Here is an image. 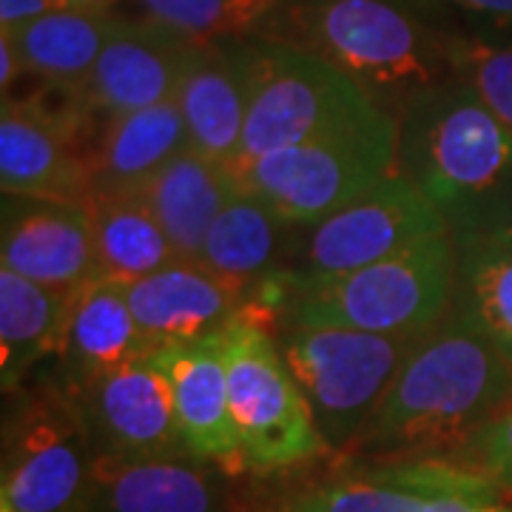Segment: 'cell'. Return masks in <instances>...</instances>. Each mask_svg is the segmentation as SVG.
<instances>
[{
  "mask_svg": "<svg viewBox=\"0 0 512 512\" xmlns=\"http://www.w3.org/2000/svg\"><path fill=\"white\" fill-rule=\"evenodd\" d=\"M510 402V362L447 313L421 336L345 458L450 461Z\"/></svg>",
  "mask_w": 512,
  "mask_h": 512,
  "instance_id": "1",
  "label": "cell"
},
{
  "mask_svg": "<svg viewBox=\"0 0 512 512\" xmlns=\"http://www.w3.org/2000/svg\"><path fill=\"white\" fill-rule=\"evenodd\" d=\"M251 37L325 60L390 117L456 77L450 35L407 0H279Z\"/></svg>",
  "mask_w": 512,
  "mask_h": 512,
  "instance_id": "2",
  "label": "cell"
},
{
  "mask_svg": "<svg viewBox=\"0 0 512 512\" xmlns=\"http://www.w3.org/2000/svg\"><path fill=\"white\" fill-rule=\"evenodd\" d=\"M396 126V171L439 208L456 242L487 237L512 200L507 126L458 77L413 97Z\"/></svg>",
  "mask_w": 512,
  "mask_h": 512,
  "instance_id": "3",
  "label": "cell"
},
{
  "mask_svg": "<svg viewBox=\"0 0 512 512\" xmlns=\"http://www.w3.org/2000/svg\"><path fill=\"white\" fill-rule=\"evenodd\" d=\"M458 248L450 231L336 276L282 271L259 285L274 325H333L384 336H419L450 313Z\"/></svg>",
  "mask_w": 512,
  "mask_h": 512,
  "instance_id": "4",
  "label": "cell"
},
{
  "mask_svg": "<svg viewBox=\"0 0 512 512\" xmlns=\"http://www.w3.org/2000/svg\"><path fill=\"white\" fill-rule=\"evenodd\" d=\"M231 419L248 478H271L333 456L311 404L276 345L271 313L248 305L220 333Z\"/></svg>",
  "mask_w": 512,
  "mask_h": 512,
  "instance_id": "5",
  "label": "cell"
},
{
  "mask_svg": "<svg viewBox=\"0 0 512 512\" xmlns=\"http://www.w3.org/2000/svg\"><path fill=\"white\" fill-rule=\"evenodd\" d=\"M399 165L396 117L373 106L308 143L271 151L234 168L237 183L296 228L362 197Z\"/></svg>",
  "mask_w": 512,
  "mask_h": 512,
  "instance_id": "6",
  "label": "cell"
},
{
  "mask_svg": "<svg viewBox=\"0 0 512 512\" xmlns=\"http://www.w3.org/2000/svg\"><path fill=\"white\" fill-rule=\"evenodd\" d=\"M274 333L322 439L342 458L424 336H384L333 325H274Z\"/></svg>",
  "mask_w": 512,
  "mask_h": 512,
  "instance_id": "7",
  "label": "cell"
},
{
  "mask_svg": "<svg viewBox=\"0 0 512 512\" xmlns=\"http://www.w3.org/2000/svg\"><path fill=\"white\" fill-rule=\"evenodd\" d=\"M94 444L77 404L57 384L6 393L0 512H86Z\"/></svg>",
  "mask_w": 512,
  "mask_h": 512,
  "instance_id": "8",
  "label": "cell"
},
{
  "mask_svg": "<svg viewBox=\"0 0 512 512\" xmlns=\"http://www.w3.org/2000/svg\"><path fill=\"white\" fill-rule=\"evenodd\" d=\"M376 106L350 77L302 49L251 37V100L239 165L308 143Z\"/></svg>",
  "mask_w": 512,
  "mask_h": 512,
  "instance_id": "9",
  "label": "cell"
},
{
  "mask_svg": "<svg viewBox=\"0 0 512 512\" xmlns=\"http://www.w3.org/2000/svg\"><path fill=\"white\" fill-rule=\"evenodd\" d=\"M441 231L450 228L439 208L396 171L328 217L299 228L285 271L296 276L348 274Z\"/></svg>",
  "mask_w": 512,
  "mask_h": 512,
  "instance_id": "10",
  "label": "cell"
},
{
  "mask_svg": "<svg viewBox=\"0 0 512 512\" xmlns=\"http://www.w3.org/2000/svg\"><path fill=\"white\" fill-rule=\"evenodd\" d=\"M89 111L69 97L49 106L40 97H3L0 188L15 197L92 205V148L83 146Z\"/></svg>",
  "mask_w": 512,
  "mask_h": 512,
  "instance_id": "11",
  "label": "cell"
},
{
  "mask_svg": "<svg viewBox=\"0 0 512 512\" xmlns=\"http://www.w3.org/2000/svg\"><path fill=\"white\" fill-rule=\"evenodd\" d=\"M72 399L89 427L94 456L188 453L160 350L97 376Z\"/></svg>",
  "mask_w": 512,
  "mask_h": 512,
  "instance_id": "12",
  "label": "cell"
},
{
  "mask_svg": "<svg viewBox=\"0 0 512 512\" xmlns=\"http://www.w3.org/2000/svg\"><path fill=\"white\" fill-rule=\"evenodd\" d=\"M239 478L191 456H94L86 512H245Z\"/></svg>",
  "mask_w": 512,
  "mask_h": 512,
  "instance_id": "13",
  "label": "cell"
},
{
  "mask_svg": "<svg viewBox=\"0 0 512 512\" xmlns=\"http://www.w3.org/2000/svg\"><path fill=\"white\" fill-rule=\"evenodd\" d=\"M197 46L202 43L154 20L123 18L74 97L89 114H103V120L168 103L180 92Z\"/></svg>",
  "mask_w": 512,
  "mask_h": 512,
  "instance_id": "14",
  "label": "cell"
},
{
  "mask_svg": "<svg viewBox=\"0 0 512 512\" xmlns=\"http://www.w3.org/2000/svg\"><path fill=\"white\" fill-rule=\"evenodd\" d=\"M0 268L55 291L86 285L97 276L89 205L3 194Z\"/></svg>",
  "mask_w": 512,
  "mask_h": 512,
  "instance_id": "15",
  "label": "cell"
},
{
  "mask_svg": "<svg viewBox=\"0 0 512 512\" xmlns=\"http://www.w3.org/2000/svg\"><path fill=\"white\" fill-rule=\"evenodd\" d=\"M126 288L134 319L151 350L217 336L251 305L254 296L191 259H174Z\"/></svg>",
  "mask_w": 512,
  "mask_h": 512,
  "instance_id": "16",
  "label": "cell"
},
{
  "mask_svg": "<svg viewBox=\"0 0 512 512\" xmlns=\"http://www.w3.org/2000/svg\"><path fill=\"white\" fill-rule=\"evenodd\" d=\"M174 100L191 148L234 171L251 100V37L197 46Z\"/></svg>",
  "mask_w": 512,
  "mask_h": 512,
  "instance_id": "17",
  "label": "cell"
},
{
  "mask_svg": "<svg viewBox=\"0 0 512 512\" xmlns=\"http://www.w3.org/2000/svg\"><path fill=\"white\" fill-rule=\"evenodd\" d=\"M185 450L231 478H248L231 419L228 367L220 333L160 350Z\"/></svg>",
  "mask_w": 512,
  "mask_h": 512,
  "instance_id": "18",
  "label": "cell"
},
{
  "mask_svg": "<svg viewBox=\"0 0 512 512\" xmlns=\"http://www.w3.org/2000/svg\"><path fill=\"white\" fill-rule=\"evenodd\" d=\"M128 302L126 282L92 276L72 293L69 316L55 350V373L46 382L63 393H80L97 376L148 353Z\"/></svg>",
  "mask_w": 512,
  "mask_h": 512,
  "instance_id": "19",
  "label": "cell"
},
{
  "mask_svg": "<svg viewBox=\"0 0 512 512\" xmlns=\"http://www.w3.org/2000/svg\"><path fill=\"white\" fill-rule=\"evenodd\" d=\"M239 183L228 165L185 148L143 185V200L163 225L180 259L200 262L205 237Z\"/></svg>",
  "mask_w": 512,
  "mask_h": 512,
  "instance_id": "20",
  "label": "cell"
},
{
  "mask_svg": "<svg viewBox=\"0 0 512 512\" xmlns=\"http://www.w3.org/2000/svg\"><path fill=\"white\" fill-rule=\"evenodd\" d=\"M188 146L191 140L177 100L109 117L92 146L94 194L143 191V185Z\"/></svg>",
  "mask_w": 512,
  "mask_h": 512,
  "instance_id": "21",
  "label": "cell"
},
{
  "mask_svg": "<svg viewBox=\"0 0 512 512\" xmlns=\"http://www.w3.org/2000/svg\"><path fill=\"white\" fill-rule=\"evenodd\" d=\"M299 228L239 185L214 220L200 262L254 293L288 268Z\"/></svg>",
  "mask_w": 512,
  "mask_h": 512,
  "instance_id": "22",
  "label": "cell"
},
{
  "mask_svg": "<svg viewBox=\"0 0 512 512\" xmlns=\"http://www.w3.org/2000/svg\"><path fill=\"white\" fill-rule=\"evenodd\" d=\"M120 23L123 15L114 9L69 6L3 35L12 37L26 74L49 89L77 94Z\"/></svg>",
  "mask_w": 512,
  "mask_h": 512,
  "instance_id": "23",
  "label": "cell"
},
{
  "mask_svg": "<svg viewBox=\"0 0 512 512\" xmlns=\"http://www.w3.org/2000/svg\"><path fill=\"white\" fill-rule=\"evenodd\" d=\"M74 291L37 285L0 268V384L20 390L46 359L55 356Z\"/></svg>",
  "mask_w": 512,
  "mask_h": 512,
  "instance_id": "24",
  "label": "cell"
},
{
  "mask_svg": "<svg viewBox=\"0 0 512 512\" xmlns=\"http://www.w3.org/2000/svg\"><path fill=\"white\" fill-rule=\"evenodd\" d=\"M89 211L97 276L131 285L180 259L140 191L94 194Z\"/></svg>",
  "mask_w": 512,
  "mask_h": 512,
  "instance_id": "25",
  "label": "cell"
},
{
  "mask_svg": "<svg viewBox=\"0 0 512 512\" xmlns=\"http://www.w3.org/2000/svg\"><path fill=\"white\" fill-rule=\"evenodd\" d=\"M450 313L493 345L512 367V242L478 237L456 242Z\"/></svg>",
  "mask_w": 512,
  "mask_h": 512,
  "instance_id": "26",
  "label": "cell"
},
{
  "mask_svg": "<svg viewBox=\"0 0 512 512\" xmlns=\"http://www.w3.org/2000/svg\"><path fill=\"white\" fill-rule=\"evenodd\" d=\"M245 512H436V507L430 495L393 481L379 464H365L254 501Z\"/></svg>",
  "mask_w": 512,
  "mask_h": 512,
  "instance_id": "27",
  "label": "cell"
},
{
  "mask_svg": "<svg viewBox=\"0 0 512 512\" xmlns=\"http://www.w3.org/2000/svg\"><path fill=\"white\" fill-rule=\"evenodd\" d=\"M140 18L194 43L242 40L259 29L279 0H134Z\"/></svg>",
  "mask_w": 512,
  "mask_h": 512,
  "instance_id": "28",
  "label": "cell"
},
{
  "mask_svg": "<svg viewBox=\"0 0 512 512\" xmlns=\"http://www.w3.org/2000/svg\"><path fill=\"white\" fill-rule=\"evenodd\" d=\"M404 487L430 495L436 512H507V495L495 484L447 461H402L379 464Z\"/></svg>",
  "mask_w": 512,
  "mask_h": 512,
  "instance_id": "29",
  "label": "cell"
},
{
  "mask_svg": "<svg viewBox=\"0 0 512 512\" xmlns=\"http://www.w3.org/2000/svg\"><path fill=\"white\" fill-rule=\"evenodd\" d=\"M450 63L458 80H464L512 134V46L450 37Z\"/></svg>",
  "mask_w": 512,
  "mask_h": 512,
  "instance_id": "30",
  "label": "cell"
},
{
  "mask_svg": "<svg viewBox=\"0 0 512 512\" xmlns=\"http://www.w3.org/2000/svg\"><path fill=\"white\" fill-rule=\"evenodd\" d=\"M444 35L512 46V0H407Z\"/></svg>",
  "mask_w": 512,
  "mask_h": 512,
  "instance_id": "31",
  "label": "cell"
},
{
  "mask_svg": "<svg viewBox=\"0 0 512 512\" xmlns=\"http://www.w3.org/2000/svg\"><path fill=\"white\" fill-rule=\"evenodd\" d=\"M447 464L481 476L512 498V402L478 436L467 441Z\"/></svg>",
  "mask_w": 512,
  "mask_h": 512,
  "instance_id": "32",
  "label": "cell"
},
{
  "mask_svg": "<svg viewBox=\"0 0 512 512\" xmlns=\"http://www.w3.org/2000/svg\"><path fill=\"white\" fill-rule=\"evenodd\" d=\"M69 9L66 0H0V32H12L37 18Z\"/></svg>",
  "mask_w": 512,
  "mask_h": 512,
  "instance_id": "33",
  "label": "cell"
},
{
  "mask_svg": "<svg viewBox=\"0 0 512 512\" xmlns=\"http://www.w3.org/2000/svg\"><path fill=\"white\" fill-rule=\"evenodd\" d=\"M23 74L26 69H23V60H20L12 37L0 32V89H3V97H12V89L18 86Z\"/></svg>",
  "mask_w": 512,
  "mask_h": 512,
  "instance_id": "34",
  "label": "cell"
},
{
  "mask_svg": "<svg viewBox=\"0 0 512 512\" xmlns=\"http://www.w3.org/2000/svg\"><path fill=\"white\" fill-rule=\"evenodd\" d=\"M487 237L507 239V242H512V200H510V205H507V211H504V217H501V222L495 225V228H493V231H490V234H487Z\"/></svg>",
  "mask_w": 512,
  "mask_h": 512,
  "instance_id": "35",
  "label": "cell"
},
{
  "mask_svg": "<svg viewBox=\"0 0 512 512\" xmlns=\"http://www.w3.org/2000/svg\"><path fill=\"white\" fill-rule=\"evenodd\" d=\"M69 6H83V9H111L117 0H66Z\"/></svg>",
  "mask_w": 512,
  "mask_h": 512,
  "instance_id": "36",
  "label": "cell"
},
{
  "mask_svg": "<svg viewBox=\"0 0 512 512\" xmlns=\"http://www.w3.org/2000/svg\"><path fill=\"white\" fill-rule=\"evenodd\" d=\"M507 512H512V504H507Z\"/></svg>",
  "mask_w": 512,
  "mask_h": 512,
  "instance_id": "37",
  "label": "cell"
}]
</instances>
